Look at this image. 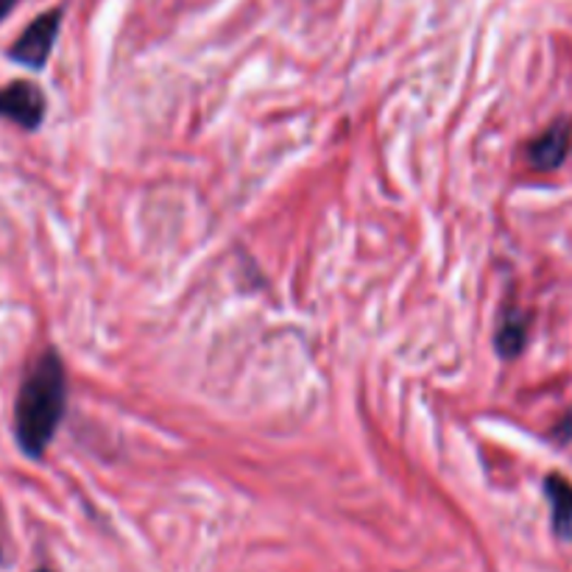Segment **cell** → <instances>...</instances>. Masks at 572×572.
Instances as JSON below:
<instances>
[{"label": "cell", "mask_w": 572, "mask_h": 572, "mask_svg": "<svg viewBox=\"0 0 572 572\" xmlns=\"http://www.w3.org/2000/svg\"><path fill=\"white\" fill-rule=\"evenodd\" d=\"M64 397H68V382H64L62 363L53 352H45L20 386L17 407H14V430L26 455L39 458L45 447L51 445L64 414Z\"/></svg>", "instance_id": "6da1fadb"}, {"label": "cell", "mask_w": 572, "mask_h": 572, "mask_svg": "<svg viewBox=\"0 0 572 572\" xmlns=\"http://www.w3.org/2000/svg\"><path fill=\"white\" fill-rule=\"evenodd\" d=\"M59 26H62V9H51V12L39 14L32 26L20 34L17 42L9 48V57L14 62L32 68V71L45 68V62H48L53 51V42H57Z\"/></svg>", "instance_id": "7a4b0ae2"}, {"label": "cell", "mask_w": 572, "mask_h": 572, "mask_svg": "<svg viewBox=\"0 0 572 572\" xmlns=\"http://www.w3.org/2000/svg\"><path fill=\"white\" fill-rule=\"evenodd\" d=\"M0 118L14 121L23 129H37L45 118L42 89L32 82H12L0 89Z\"/></svg>", "instance_id": "3957f363"}, {"label": "cell", "mask_w": 572, "mask_h": 572, "mask_svg": "<svg viewBox=\"0 0 572 572\" xmlns=\"http://www.w3.org/2000/svg\"><path fill=\"white\" fill-rule=\"evenodd\" d=\"M570 143H572V129L570 123L561 121L531 143L528 159L534 162V168H539V171H553V168H559L561 162H564L567 151H570Z\"/></svg>", "instance_id": "277c9868"}, {"label": "cell", "mask_w": 572, "mask_h": 572, "mask_svg": "<svg viewBox=\"0 0 572 572\" xmlns=\"http://www.w3.org/2000/svg\"><path fill=\"white\" fill-rule=\"evenodd\" d=\"M545 491L553 506V528L561 539L572 541V484L561 475H550L545 480Z\"/></svg>", "instance_id": "5b68a950"}, {"label": "cell", "mask_w": 572, "mask_h": 572, "mask_svg": "<svg viewBox=\"0 0 572 572\" xmlns=\"http://www.w3.org/2000/svg\"><path fill=\"white\" fill-rule=\"evenodd\" d=\"M522 346H525V318L509 316L497 332V350L502 352V357H514L520 355Z\"/></svg>", "instance_id": "8992f818"}, {"label": "cell", "mask_w": 572, "mask_h": 572, "mask_svg": "<svg viewBox=\"0 0 572 572\" xmlns=\"http://www.w3.org/2000/svg\"><path fill=\"white\" fill-rule=\"evenodd\" d=\"M14 7H17V0H0V20H7Z\"/></svg>", "instance_id": "52a82bcc"}, {"label": "cell", "mask_w": 572, "mask_h": 572, "mask_svg": "<svg viewBox=\"0 0 572 572\" xmlns=\"http://www.w3.org/2000/svg\"><path fill=\"white\" fill-rule=\"evenodd\" d=\"M39 572H51V570H39Z\"/></svg>", "instance_id": "ba28073f"}]
</instances>
